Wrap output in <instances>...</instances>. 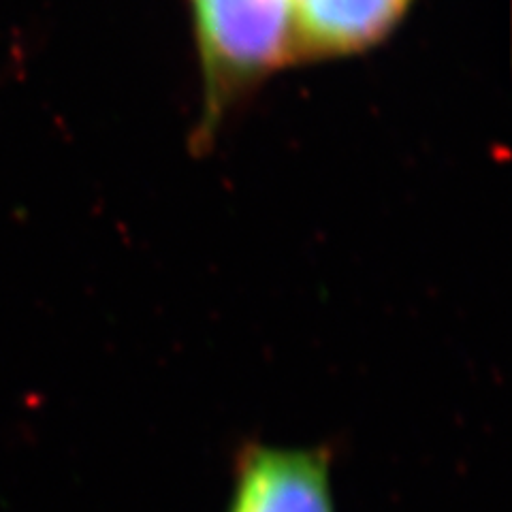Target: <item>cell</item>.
Listing matches in <instances>:
<instances>
[{
    "label": "cell",
    "mask_w": 512,
    "mask_h": 512,
    "mask_svg": "<svg viewBox=\"0 0 512 512\" xmlns=\"http://www.w3.org/2000/svg\"><path fill=\"white\" fill-rule=\"evenodd\" d=\"M333 461L327 444L244 442L233 459L227 512H335Z\"/></svg>",
    "instance_id": "cell-2"
},
{
    "label": "cell",
    "mask_w": 512,
    "mask_h": 512,
    "mask_svg": "<svg viewBox=\"0 0 512 512\" xmlns=\"http://www.w3.org/2000/svg\"><path fill=\"white\" fill-rule=\"evenodd\" d=\"M410 0H297V54L342 56L374 45Z\"/></svg>",
    "instance_id": "cell-3"
},
{
    "label": "cell",
    "mask_w": 512,
    "mask_h": 512,
    "mask_svg": "<svg viewBox=\"0 0 512 512\" xmlns=\"http://www.w3.org/2000/svg\"><path fill=\"white\" fill-rule=\"evenodd\" d=\"M190 3L207 75V111L197 135L205 148L231 96L297 54V0Z\"/></svg>",
    "instance_id": "cell-1"
}]
</instances>
